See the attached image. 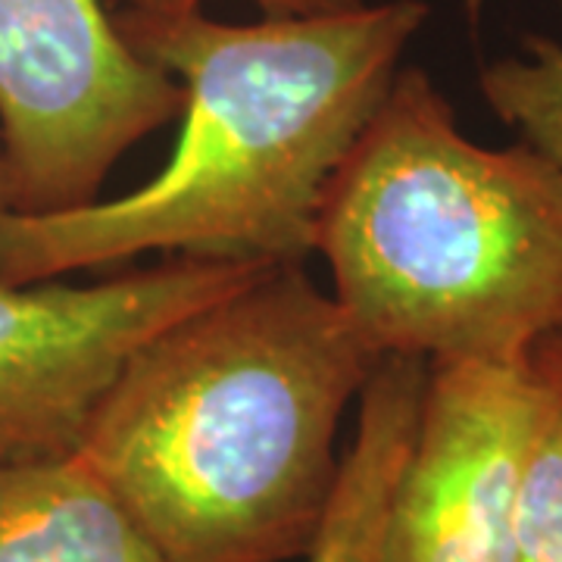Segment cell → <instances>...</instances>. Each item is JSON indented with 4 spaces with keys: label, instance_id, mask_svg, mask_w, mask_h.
<instances>
[{
    "label": "cell",
    "instance_id": "10",
    "mask_svg": "<svg viewBox=\"0 0 562 562\" xmlns=\"http://www.w3.org/2000/svg\"><path fill=\"white\" fill-rule=\"evenodd\" d=\"M516 562H562V382L557 379H550V401L525 453L516 497Z\"/></svg>",
    "mask_w": 562,
    "mask_h": 562
},
{
    "label": "cell",
    "instance_id": "13",
    "mask_svg": "<svg viewBox=\"0 0 562 562\" xmlns=\"http://www.w3.org/2000/svg\"><path fill=\"white\" fill-rule=\"evenodd\" d=\"M10 210V184H7V160H3V144H0V216Z\"/></svg>",
    "mask_w": 562,
    "mask_h": 562
},
{
    "label": "cell",
    "instance_id": "4",
    "mask_svg": "<svg viewBox=\"0 0 562 562\" xmlns=\"http://www.w3.org/2000/svg\"><path fill=\"white\" fill-rule=\"evenodd\" d=\"M184 91L122 38L103 0H0V144L10 210L101 198L116 162L179 122Z\"/></svg>",
    "mask_w": 562,
    "mask_h": 562
},
{
    "label": "cell",
    "instance_id": "2",
    "mask_svg": "<svg viewBox=\"0 0 562 562\" xmlns=\"http://www.w3.org/2000/svg\"><path fill=\"white\" fill-rule=\"evenodd\" d=\"M379 362L303 266L269 269L140 344L76 453L169 562L297 560Z\"/></svg>",
    "mask_w": 562,
    "mask_h": 562
},
{
    "label": "cell",
    "instance_id": "11",
    "mask_svg": "<svg viewBox=\"0 0 562 562\" xmlns=\"http://www.w3.org/2000/svg\"><path fill=\"white\" fill-rule=\"evenodd\" d=\"M116 10H150V7H203L206 0H110ZM262 16H316V13H335L350 10L362 0H247Z\"/></svg>",
    "mask_w": 562,
    "mask_h": 562
},
{
    "label": "cell",
    "instance_id": "6",
    "mask_svg": "<svg viewBox=\"0 0 562 562\" xmlns=\"http://www.w3.org/2000/svg\"><path fill=\"white\" fill-rule=\"evenodd\" d=\"M550 379L522 366L428 369L382 562H516V497Z\"/></svg>",
    "mask_w": 562,
    "mask_h": 562
},
{
    "label": "cell",
    "instance_id": "1",
    "mask_svg": "<svg viewBox=\"0 0 562 562\" xmlns=\"http://www.w3.org/2000/svg\"><path fill=\"white\" fill-rule=\"evenodd\" d=\"M184 91L157 176L110 201L0 216V281L66 279L162 254L303 266L322 210L428 20L422 0L222 22L203 7L113 10Z\"/></svg>",
    "mask_w": 562,
    "mask_h": 562
},
{
    "label": "cell",
    "instance_id": "3",
    "mask_svg": "<svg viewBox=\"0 0 562 562\" xmlns=\"http://www.w3.org/2000/svg\"><path fill=\"white\" fill-rule=\"evenodd\" d=\"M331 294L379 357L522 366L562 335V169L484 147L406 66L322 210Z\"/></svg>",
    "mask_w": 562,
    "mask_h": 562
},
{
    "label": "cell",
    "instance_id": "5",
    "mask_svg": "<svg viewBox=\"0 0 562 562\" xmlns=\"http://www.w3.org/2000/svg\"><path fill=\"white\" fill-rule=\"evenodd\" d=\"M269 266L166 257L94 284L0 281V460L76 453L140 344Z\"/></svg>",
    "mask_w": 562,
    "mask_h": 562
},
{
    "label": "cell",
    "instance_id": "12",
    "mask_svg": "<svg viewBox=\"0 0 562 562\" xmlns=\"http://www.w3.org/2000/svg\"><path fill=\"white\" fill-rule=\"evenodd\" d=\"M531 362H535V369H541L543 375L562 382V335L538 344V350L531 353Z\"/></svg>",
    "mask_w": 562,
    "mask_h": 562
},
{
    "label": "cell",
    "instance_id": "8",
    "mask_svg": "<svg viewBox=\"0 0 562 562\" xmlns=\"http://www.w3.org/2000/svg\"><path fill=\"white\" fill-rule=\"evenodd\" d=\"M428 362L382 357L362 387L350 447L325 506L306 562H382V541L394 487L416 441Z\"/></svg>",
    "mask_w": 562,
    "mask_h": 562
},
{
    "label": "cell",
    "instance_id": "7",
    "mask_svg": "<svg viewBox=\"0 0 562 562\" xmlns=\"http://www.w3.org/2000/svg\"><path fill=\"white\" fill-rule=\"evenodd\" d=\"M0 562H169L79 453L0 460Z\"/></svg>",
    "mask_w": 562,
    "mask_h": 562
},
{
    "label": "cell",
    "instance_id": "9",
    "mask_svg": "<svg viewBox=\"0 0 562 562\" xmlns=\"http://www.w3.org/2000/svg\"><path fill=\"white\" fill-rule=\"evenodd\" d=\"M484 103L519 140L562 169V44L528 35L522 50L487 63L479 76Z\"/></svg>",
    "mask_w": 562,
    "mask_h": 562
}]
</instances>
